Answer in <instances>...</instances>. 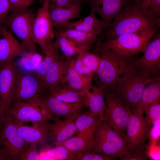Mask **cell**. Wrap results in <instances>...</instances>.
<instances>
[{
	"label": "cell",
	"instance_id": "6da1fadb",
	"mask_svg": "<svg viewBox=\"0 0 160 160\" xmlns=\"http://www.w3.org/2000/svg\"><path fill=\"white\" fill-rule=\"evenodd\" d=\"M160 25V19L153 18L140 4L134 2L127 5L116 17L107 29L105 38L128 33L156 31Z\"/></svg>",
	"mask_w": 160,
	"mask_h": 160
},
{
	"label": "cell",
	"instance_id": "7a4b0ae2",
	"mask_svg": "<svg viewBox=\"0 0 160 160\" xmlns=\"http://www.w3.org/2000/svg\"><path fill=\"white\" fill-rule=\"evenodd\" d=\"M95 51L99 53L100 59L95 74L97 85L104 91L111 92L116 87L119 78L132 63L133 57L97 47Z\"/></svg>",
	"mask_w": 160,
	"mask_h": 160
},
{
	"label": "cell",
	"instance_id": "3957f363",
	"mask_svg": "<svg viewBox=\"0 0 160 160\" xmlns=\"http://www.w3.org/2000/svg\"><path fill=\"white\" fill-rule=\"evenodd\" d=\"M156 77L145 78L132 63L119 78L116 87L111 92L119 97L126 106L133 110L139 102L145 86Z\"/></svg>",
	"mask_w": 160,
	"mask_h": 160
},
{
	"label": "cell",
	"instance_id": "277c9868",
	"mask_svg": "<svg viewBox=\"0 0 160 160\" xmlns=\"http://www.w3.org/2000/svg\"><path fill=\"white\" fill-rule=\"evenodd\" d=\"M156 32L126 33L115 38L106 39L104 41L99 40L96 47L133 57L144 52Z\"/></svg>",
	"mask_w": 160,
	"mask_h": 160
},
{
	"label": "cell",
	"instance_id": "5b68a950",
	"mask_svg": "<svg viewBox=\"0 0 160 160\" xmlns=\"http://www.w3.org/2000/svg\"><path fill=\"white\" fill-rule=\"evenodd\" d=\"M93 151L121 159L131 154L125 141L103 121L100 122L94 135Z\"/></svg>",
	"mask_w": 160,
	"mask_h": 160
},
{
	"label": "cell",
	"instance_id": "8992f818",
	"mask_svg": "<svg viewBox=\"0 0 160 160\" xmlns=\"http://www.w3.org/2000/svg\"><path fill=\"white\" fill-rule=\"evenodd\" d=\"M104 92L106 108L103 121L125 141L127 125L132 111L114 93Z\"/></svg>",
	"mask_w": 160,
	"mask_h": 160
},
{
	"label": "cell",
	"instance_id": "52a82bcc",
	"mask_svg": "<svg viewBox=\"0 0 160 160\" xmlns=\"http://www.w3.org/2000/svg\"><path fill=\"white\" fill-rule=\"evenodd\" d=\"M132 111L126 128L125 141L131 153L142 160H147L146 142L150 128L148 126L143 114Z\"/></svg>",
	"mask_w": 160,
	"mask_h": 160
},
{
	"label": "cell",
	"instance_id": "ba28073f",
	"mask_svg": "<svg viewBox=\"0 0 160 160\" xmlns=\"http://www.w3.org/2000/svg\"><path fill=\"white\" fill-rule=\"evenodd\" d=\"M8 16L5 24L21 41L29 52H37L33 38V28L36 16L27 8L14 10Z\"/></svg>",
	"mask_w": 160,
	"mask_h": 160
},
{
	"label": "cell",
	"instance_id": "9c48e42d",
	"mask_svg": "<svg viewBox=\"0 0 160 160\" xmlns=\"http://www.w3.org/2000/svg\"><path fill=\"white\" fill-rule=\"evenodd\" d=\"M7 113L15 120L23 123L48 121L55 119L40 96L28 101L13 103Z\"/></svg>",
	"mask_w": 160,
	"mask_h": 160
},
{
	"label": "cell",
	"instance_id": "30bf717a",
	"mask_svg": "<svg viewBox=\"0 0 160 160\" xmlns=\"http://www.w3.org/2000/svg\"><path fill=\"white\" fill-rule=\"evenodd\" d=\"M29 144L19 135L12 116L8 113L0 119V145L8 153L11 160H17L21 152Z\"/></svg>",
	"mask_w": 160,
	"mask_h": 160
},
{
	"label": "cell",
	"instance_id": "8fae6325",
	"mask_svg": "<svg viewBox=\"0 0 160 160\" xmlns=\"http://www.w3.org/2000/svg\"><path fill=\"white\" fill-rule=\"evenodd\" d=\"M141 57L132 64L146 78L160 76V33L154 35Z\"/></svg>",
	"mask_w": 160,
	"mask_h": 160
},
{
	"label": "cell",
	"instance_id": "7c38bea8",
	"mask_svg": "<svg viewBox=\"0 0 160 160\" xmlns=\"http://www.w3.org/2000/svg\"><path fill=\"white\" fill-rule=\"evenodd\" d=\"M47 92L42 81L36 75L17 72L12 103L29 101Z\"/></svg>",
	"mask_w": 160,
	"mask_h": 160
},
{
	"label": "cell",
	"instance_id": "4fadbf2b",
	"mask_svg": "<svg viewBox=\"0 0 160 160\" xmlns=\"http://www.w3.org/2000/svg\"><path fill=\"white\" fill-rule=\"evenodd\" d=\"M49 0H44L38 10L33 28V41L39 46L43 54L47 44L55 37V30L49 13Z\"/></svg>",
	"mask_w": 160,
	"mask_h": 160
},
{
	"label": "cell",
	"instance_id": "5bb4252c",
	"mask_svg": "<svg viewBox=\"0 0 160 160\" xmlns=\"http://www.w3.org/2000/svg\"><path fill=\"white\" fill-rule=\"evenodd\" d=\"M17 73L13 60L0 63V97L4 114L7 113L12 102Z\"/></svg>",
	"mask_w": 160,
	"mask_h": 160
},
{
	"label": "cell",
	"instance_id": "9a60e30c",
	"mask_svg": "<svg viewBox=\"0 0 160 160\" xmlns=\"http://www.w3.org/2000/svg\"><path fill=\"white\" fill-rule=\"evenodd\" d=\"M91 12L99 14L107 28L119 12L129 4L130 0H87Z\"/></svg>",
	"mask_w": 160,
	"mask_h": 160
},
{
	"label": "cell",
	"instance_id": "2e32d148",
	"mask_svg": "<svg viewBox=\"0 0 160 160\" xmlns=\"http://www.w3.org/2000/svg\"><path fill=\"white\" fill-rule=\"evenodd\" d=\"M13 119L19 135L26 142L46 144L50 124L48 121L32 123V125L28 126Z\"/></svg>",
	"mask_w": 160,
	"mask_h": 160
},
{
	"label": "cell",
	"instance_id": "e0dca14e",
	"mask_svg": "<svg viewBox=\"0 0 160 160\" xmlns=\"http://www.w3.org/2000/svg\"><path fill=\"white\" fill-rule=\"evenodd\" d=\"M81 112L63 120L55 119L50 123L47 140L52 144L63 142L76 134L75 121Z\"/></svg>",
	"mask_w": 160,
	"mask_h": 160
},
{
	"label": "cell",
	"instance_id": "ac0fdd59",
	"mask_svg": "<svg viewBox=\"0 0 160 160\" xmlns=\"http://www.w3.org/2000/svg\"><path fill=\"white\" fill-rule=\"evenodd\" d=\"M82 0H77L67 7H57L49 4L50 17L55 30L61 29L71 21L81 18Z\"/></svg>",
	"mask_w": 160,
	"mask_h": 160
},
{
	"label": "cell",
	"instance_id": "d6986e66",
	"mask_svg": "<svg viewBox=\"0 0 160 160\" xmlns=\"http://www.w3.org/2000/svg\"><path fill=\"white\" fill-rule=\"evenodd\" d=\"M41 98L55 119L68 118L81 112L85 107L84 103H69L59 101L46 94L41 95Z\"/></svg>",
	"mask_w": 160,
	"mask_h": 160
},
{
	"label": "cell",
	"instance_id": "ffe728a7",
	"mask_svg": "<svg viewBox=\"0 0 160 160\" xmlns=\"http://www.w3.org/2000/svg\"><path fill=\"white\" fill-rule=\"evenodd\" d=\"M29 52L6 29L0 38V63L25 56Z\"/></svg>",
	"mask_w": 160,
	"mask_h": 160
},
{
	"label": "cell",
	"instance_id": "44dd1931",
	"mask_svg": "<svg viewBox=\"0 0 160 160\" xmlns=\"http://www.w3.org/2000/svg\"><path fill=\"white\" fill-rule=\"evenodd\" d=\"M68 64V58L60 54L50 65L42 81L48 91L64 82Z\"/></svg>",
	"mask_w": 160,
	"mask_h": 160
},
{
	"label": "cell",
	"instance_id": "7402d4cb",
	"mask_svg": "<svg viewBox=\"0 0 160 160\" xmlns=\"http://www.w3.org/2000/svg\"><path fill=\"white\" fill-rule=\"evenodd\" d=\"M74 58L72 57L68 58L64 82L71 88L85 94L91 89L92 81L95 74L85 76L79 73L74 67Z\"/></svg>",
	"mask_w": 160,
	"mask_h": 160
},
{
	"label": "cell",
	"instance_id": "603a6c76",
	"mask_svg": "<svg viewBox=\"0 0 160 160\" xmlns=\"http://www.w3.org/2000/svg\"><path fill=\"white\" fill-rule=\"evenodd\" d=\"M107 28L104 21L98 19L94 13L91 12L88 15L78 20L68 23L61 29H72L92 33L97 36L102 35L104 30Z\"/></svg>",
	"mask_w": 160,
	"mask_h": 160
},
{
	"label": "cell",
	"instance_id": "cb8c5ba5",
	"mask_svg": "<svg viewBox=\"0 0 160 160\" xmlns=\"http://www.w3.org/2000/svg\"><path fill=\"white\" fill-rule=\"evenodd\" d=\"M92 91L85 94L84 103L90 111L97 116L100 122L103 121V113L106 108L105 92L99 86H92Z\"/></svg>",
	"mask_w": 160,
	"mask_h": 160
},
{
	"label": "cell",
	"instance_id": "d4e9b609",
	"mask_svg": "<svg viewBox=\"0 0 160 160\" xmlns=\"http://www.w3.org/2000/svg\"><path fill=\"white\" fill-rule=\"evenodd\" d=\"M52 145H58L64 146L73 154L75 157L76 156L87 151H93L94 136L83 134H77L63 142L54 143Z\"/></svg>",
	"mask_w": 160,
	"mask_h": 160
},
{
	"label": "cell",
	"instance_id": "484cf974",
	"mask_svg": "<svg viewBox=\"0 0 160 160\" xmlns=\"http://www.w3.org/2000/svg\"><path fill=\"white\" fill-rule=\"evenodd\" d=\"M159 102H160V76L156 77L146 85L139 102L132 111L144 114V111L149 105Z\"/></svg>",
	"mask_w": 160,
	"mask_h": 160
},
{
	"label": "cell",
	"instance_id": "4316f807",
	"mask_svg": "<svg viewBox=\"0 0 160 160\" xmlns=\"http://www.w3.org/2000/svg\"><path fill=\"white\" fill-rule=\"evenodd\" d=\"M47 94L61 101L69 103H84L85 94L70 87L65 82L48 91Z\"/></svg>",
	"mask_w": 160,
	"mask_h": 160
},
{
	"label": "cell",
	"instance_id": "83f0119b",
	"mask_svg": "<svg viewBox=\"0 0 160 160\" xmlns=\"http://www.w3.org/2000/svg\"><path fill=\"white\" fill-rule=\"evenodd\" d=\"M57 35L66 37L78 47L88 48L94 43L97 37L93 33L72 29L55 30V36Z\"/></svg>",
	"mask_w": 160,
	"mask_h": 160
},
{
	"label": "cell",
	"instance_id": "f1b7e54d",
	"mask_svg": "<svg viewBox=\"0 0 160 160\" xmlns=\"http://www.w3.org/2000/svg\"><path fill=\"white\" fill-rule=\"evenodd\" d=\"M100 122L98 117L90 111L81 113L75 121L76 134L94 136L95 129Z\"/></svg>",
	"mask_w": 160,
	"mask_h": 160
},
{
	"label": "cell",
	"instance_id": "f546056e",
	"mask_svg": "<svg viewBox=\"0 0 160 160\" xmlns=\"http://www.w3.org/2000/svg\"><path fill=\"white\" fill-rule=\"evenodd\" d=\"M43 145L39 152V160H74L75 156L64 146L58 145Z\"/></svg>",
	"mask_w": 160,
	"mask_h": 160
},
{
	"label": "cell",
	"instance_id": "4dcf8cb0",
	"mask_svg": "<svg viewBox=\"0 0 160 160\" xmlns=\"http://www.w3.org/2000/svg\"><path fill=\"white\" fill-rule=\"evenodd\" d=\"M59 50L52 41L46 44L44 53V58L40 62L36 71V75L42 81L49 66L60 54Z\"/></svg>",
	"mask_w": 160,
	"mask_h": 160
},
{
	"label": "cell",
	"instance_id": "1f68e13d",
	"mask_svg": "<svg viewBox=\"0 0 160 160\" xmlns=\"http://www.w3.org/2000/svg\"><path fill=\"white\" fill-rule=\"evenodd\" d=\"M55 37L56 39L54 43L66 57H71L78 55L84 49L88 48L78 47L65 36L57 35Z\"/></svg>",
	"mask_w": 160,
	"mask_h": 160
},
{
	"label": "cell",
	"instance_id": "d6a6232c",
	"mask_svg": "<svg viewBox=\"0 0 160 160\" xmlns=\"http://www.w3.org/2000/svg\"><path fill=\"white\" fill-rule=\"evenodd\" d=\"M89 48L85 49L79 53L84 64L92 72L95 73L99 67L100 57L97 54L89 52Z\"/></svg>",
	"mask_w": 160,
	"mask_h": 160
},
{
	"label": "cell",
	"instance_id": "836d02e7",
	"mask_svg": "<svg viewBox=\"0 0 160 160\" xmlns=\"http://www.w3.org/2000/svg\"><path fill=\"white\" fill-rule=\"evenodd\" d=\"M145 119L148 126L151 128L156 121L160 119V102L153 103L144 111Z\"/></svg>",
	"mask_w": 160,
	"mask_h": 160
},
{
	"label": "cell",
	"instance_id": "e575fe53",
	"mask_svg": "<svg viewBox=\"0 0 160 160\" xmlns=\"http://www.w3.org/2000/svg\"><path fill=\"white\" fill-rule=\"evenodd\" d=\"M37 143H32L25 148L20 154L17 160H39Z\"/></svg>",
	"mask_w": 160,
	"mask_h": 160
},
{
	"label": "cell",
	"instance_id": "d590c367",
	"mask_svg": "<svg viewBox=\"0 0 160 160\" xmlns=\"http://www.w3.org/2000/svg\"><path fill=\"white\" fill-rule=\"evenodd\" d=\"M116 159V157L96 153L92 150H89L76 156L74 160H114Z\"/></svg>",
	"mask_w": 160,
	"mask_h": 160
},
{
	"label": "cell",
	"instance_id": "8d00e7d4",
	"mask_svg": "<svg viewBox=\"0 0 160 160\" xmlns=\"http://www.w3.org/2000/svg\"><path fill=\"white\" fill-rule=\"evenodd\" d=\"M160 119L155 121L151 125L148 133L149 140L147 145L159 143L160 136Z\"/></svg>",
	"mask_w": 160,
	"mask_h": 160
},
{
	"label": "cell",
	"instance_id": "74e56055",
	"mask_svg": "<svg viewBox=\"0 0 160 160\" xmlns=\"http://www.w3.org/2000/svg\"><path fill=\"white\" fill-rule=\"evenodd\" d=\"M73 65L75 70L81 75L87 76L92 74H95L84 64L80 53L78 55L76 58H74Z\"/></svg>",
	"mask_w": 160,
	"mask_h": 160
},
{
	"label": "cell",
	"instance_id": "f35d334b",
	"mask_svg": "<svg viewBox=\"0 0 160 160\" xmlns=\"http://www.w3.org/2000/svg\"><path fill=\"white\" fill-rule=\"evenodd\" d=\"M145 154L147 157L154 160L160 159V147L159 143L150 145H146Z\"/></svg>",
	"mask_w": 160,
	"mask_h": 160
},
{
	"label": "cell",
	"instance_id": "ab89813d",
	"mask_svg": "<svg viewBox=\"0 0 160 160\" xmlns=\"http://www.w3.org/2000/svg\"><path fill=\"white\" fill-rule=\"evenodd\" d=\"M11 10L9 0H0V25H4Z\"/></svg>",
	"mask_w": 160,
	"mask_h": 160
},
{
	"label": "cell",
	"instance_id": "60d3db41",
	"mask_svg": "<svg viewBox=\"0 0 160 160\" xmlns=\"http://www.w3.org/2000/svg\"><path fill=\"white\" fill-rule=\"evenodd\" d=\"M11 11L27 8L33 3L34 0H9Z\"/></svg>",
	"mask_w": 160,
	"mask_h": 160
},
{
	"label": "cell",
	"instance_id": "b9f144b4",
	"mask_svg": "<svg viewBox=\"0 0 160 160\" xmlns=\"http://www.w3.org/2000/svg\"><path fill=\"white\" fill-rule=\"evenodd\" d=\"M147 10L153 18L160 19V0H152Z\"/></svg>",
	"mask_w": 160,
	"mask_h": 160
},
{
	"label": "cell",
	"instance_id": "7bdbcfd3",
	"mask_svg": "<svg viewBox=\"0 0 160 160\" xmlns=\"http://www.w3.org/2000/svg\"><path fill=\"white\" fill-rule=\"evenodd\" d=\"M11 160L7 151L4 148H0V160Z\"/></svg>",
	"mask_w": 160,
	"mask_h": 160
},
{
	"label": "cell",
	"instance_id": "ee69618b",
	"mask_svg": "<svg viewBox=\"0 0 160 160\" xmlns=\"http://www.w3.org/2000/svg\"><path fill=\"white\" fill-rule=\"evenodd\" d=\"M152 0H142L140 4L141 7L145 10H147L149 7Z\"/></svg>",
	"mask_w": 160,
	"mask_h": 160
},
{
	"label": "cell",
	"instance_id": "f6af8a7d",
	"mask_svg": "<svg viewBox=\"0 0 160 160\" xmlns=\"http://www.w3.org/2000/svg\"><path fill=\"white\" fill-rule=\"evenodd\" d=\"M7 29L4 25H0V38L3 36L5 30Z\"/></svg>",
	"mask_w": 160,
	"mask_h": 160
},
{
	"label": "cell",
	"instance_id": "bcb514c9",
	"mask_svg": "<svg viewBox=\"0 0 160 160\" xmlns=\"http://www.w3.org/2000/svg\"><path fill=\"white\" fill-rule=\"evenodd\" d=\"M4 114L3 113L1 110V103L0 97V119L2 116Z\"/></svg>",
	"mask_w": 160,
	"mask_h": 160
},
{
	"label": "cell",
	"instance_id": "7dc6e473",
	"mask_svg": "<svg viewBox=\"0 0 160 160\" xmlns=\"http://www.w3.org/2000/svg\"><path fill=\"white\" fill-rule=\"evenodd\" d=\"M39 1L41 3V4H42L44 2V0H39ZM55 0H49V3H51L55 1ZM72 1H76L77 0H72Z\"/></svg>",
	"mask_w": 160,
	"mask_h": 160
},
{
	"label": "cell",
	"instance_id": "c3c4849f",
	"mask_svg": "<svg viewBox=\"0 0 160 160\" xmlns=\"http://www.w3.org/2000/svg\"><path fill=\"white\" fill-rule=\"evenodd\" d=\"M134 3L141 4L142 0H133Z\"/></svg>",
	"mask_w": 160,
	"mask_h": 160
},
{
	"label": "cell",
	"instance_id": "681fc988",
	"mask_svg": "<svg viewBox=\"0 0 160 160\" xmlns=\"http://www.w3.org/2000/svg\"><path fill=\"white\" fill-rule=\"evenodd\" d=\"M1 148V145H0V148Z\"/></svg>",
	"mask_w": 160,
	"mask_h": 160
}]
</instances>
